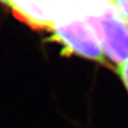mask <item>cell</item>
<instances>
[{
  "label": "cell",
  "instance_id": "obj_1",
  "mask_svg": "<svg viewBox=\"0 0 128 128\" xmlns=\"http://www.w3.org/2000/svg\"><path fill=\"white\" fill-rule=\"evenodd\" d=\"M52 32L51 40L62 44L66 54L73 53L110 66L97 35L83 17L81 0H68V6H58V18Z\"/></svg>",
  "mask_w": 128,
  "mask_h": 128
},
{
  "label": "cell",
  "instance_id": "obj_2",
  "mask_svg": "<svg viewBox=\"0 0 128 128\" xmlns=\"http://www.w3.org/2000/svg\"><path fill=\"white\" fill-rule=\"evenodd\" d=\"M82 12L104 55L117 65L128 58V26L110 0H81Z\"/></svg>",
  "mask_w": 128,
  "mask_h": 128
},
{
  "label": "cell",
  "instance_id": "obj_3",
  "mask_svg": "<svg viewBox=\"0 0 128 128\" xmlns=\"http://www.w3.org/2000/svg\"><path fill=\"white\" fill-rule=\"evenodd\" d=\"M9 8L22 22L37 29H53L58 18L54 0H10Z\"/></svg>",
  "mask_w": 128,
  "mask_h": 128
},
{
  "label": "cell",
  "instance_id": "obj_4",
  "mask_svg": "<svg viewBox=\"0 0 128 128\" xmlns=\"http://www.w3.org/2000/svg\"><path fill=\"white\" fill-rule=\"evenodd\" d=\"M125 24L128 26V0H110Z\"/></svg>",
  "mask_w": 128,
  "mask_h": 128
},
{
  "label": "cell",
  "instance_id": "obj_5",
  "mask_svg": "<svg viewBox=\"0 0 128 128\" xmlns=\"http://www.w3.org/2000/svg\"><path fill=\"white\" fill-rule=\"evenodd\" d=\"M117 72L128 91V58L117 66Z\"/></svg>",
  "mask_w": 128,
  "mask_h": 128
},
{
  "label": "cell",
  "instance_id": "obj_6",
  "mask_svg": "<svg viewBox=\"0 0 128 128\" xmlns=\"http://www.w3.org/2000/svg\"><path fill=\"white\" fill-rule=\"evenodd\" d=\"M0 1L2 2V4H7V6H10V0H0Z\"/></svg>",
  "mask_w": 128,
  "mask_h": 128
}]
</instances>
